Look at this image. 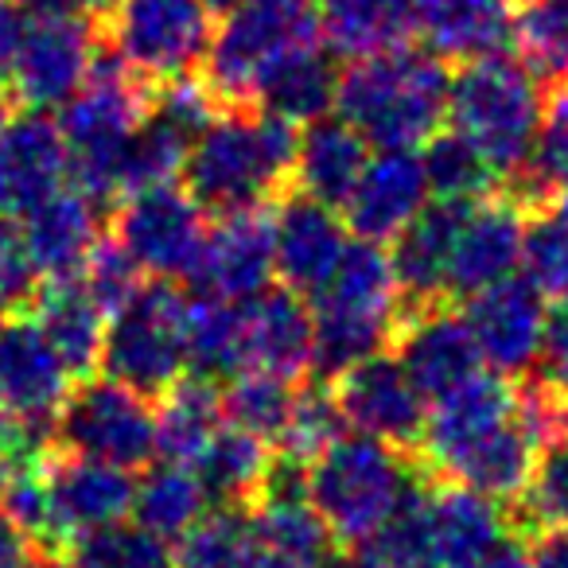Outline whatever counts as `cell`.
<instances>
[{
    "label": "cell",
    "mask_w": 568,
    "mask_h": 568,
    "mask_svg": "<svg viewBox=\"0 0 568 568\" xmlns=\"http://www.w3.org/2000/svg\"><path fill=\"white\" fill-rule=\"evenodd\" d=\"M343 433H347V420H343L332 386L320 378H312V382L304 378V382H296V389H293V405H288V417H284L276 452L301 459V464H312V459H316L327 444L339 440Z\"/></svg>",
    "instance_id": "60d3db41"
},
{
    "label": "cell",
    "mask_w": 568,
    "mask_h": 568,
    "mask_svg": "<svg viewBox=\"0 0 568 568\" xmlns=\"http://www.w3.org/2000/svg\"><path fill=\"white\" fill-rule=\"evenodd\" d=\"M71 389V371L32 316L0 324V409L20 420L51 425Z\"/></svg>",
    "instance_id": "44dd1931"
},
{
    "label": "cell",
    "mask_w": 568,
    "mask_h": 568,
    "mask_svg": "<svg viewBox=\"0 0 568 568\" xmlns=\"http://www.w3.org/2000/svg\"><path fill=\"white\" fill-rule=\"evenodd\" d=\"M420 32L444 63L498 55L514 48V0H433Z\"/></svg>",
    "instance_id": "f1b7e54d"
},
{
    "label": "cell",
    "mask_w": 568,
    "mask_h": 568,
    "mask_svg": "<svg viewBox=\"0 0 568 568\" xmlns=\"http://www.w3.org/2000/svg\"><path fill=\"white\" fill-rule=\"evenodd\" d=\"M459 312L471 327L483 366L514 382L526 378L534 366L537 343H541L545 316H549V301L534 284L521 273H510L459 301Z\"/></svg>",
    "instance_id": "9a60e30c"
},
{
    "label": "cell",
    "mask_w": 568,
    "mask_h": 568,
    "mask_svg": "<svg viewBox=\"0 0 568 568\" xmlns=\"http://www.w3.org/2000/svg\"><path fill=\"white\" fill-rule=\"evenodd\" d=\"M0 417H4V409H0Z\"/></svg>",
    "instance_id": "6125c7cd"
},
{
    "label": "cell",
    "mask_w": 568,
    "mask_h": 568,
    "mask_svg": "<svg viewBox=\"0 0 568 568\" xmlns=\"http://www.w3.org/2000/svg\"><path fill=\"white\" fill-rule=\"evenodd\" d=\"M268 459H273V444L222 420L219 433L191 459V471L199 475L211 506H253L261 479L268 471Z\"/></svg>",
    "instance_id": "f546056e"
},
{
    "label": "cell",
    "mask_w": 568,
    "mask_h": 568,
    "mask_svg": "<svg viewBox=\"0 0 568 568\" xmlns=\"http://www.w3.org/2000/svg\"><path fill=\"white\" fill-rule=\"evenodd\" d=\"M94 51V17H36L20 40L9 94L28 110H55L87 82Z\"/></svg>",
    "instance_id": "4fadbf2b"
},
{
    "label": "cell",
    "mask_w": 568,
    "mask_h": 568,
    "mask_svg": "<svg viewBox=\"0 0 568 568\" xmlns=\"http://www.w3.org/2000/svg\"><path fill=\"white\" fill-rule=\"evenodd\" d=\"M448 63L436 51L389 43L351 59L335 110L371 149H420L448 113Z\"/></svg>",
    "instance_id": "7a4b0ae2"
},
{
    "label": "cell",
    "mask_w": 568,
    "mask_h": 568,
    "mask_svg": "<svg viewBox=\"0 0 568 568\" xmlns=\"http://www.w3.org/2000/svg\"><path fill=\"white\" fill-rule=\"evenodd\" d=\"M565 304H568V301H565Z\"/></svg>",
    "instance_id": "be15d7a7"
},
{
    "label": "cell",
    "mask_w": 568,
    "mask_h": 568,
    "mask_svg": "<svg viewBox=\"0 0 568 568\" xmlns=\"http://www.w3.org/2000/svg\"><path fill=\"white\" fill-rule=\"evenodd\" d=\"M417 452H402L366 433H343L308 464V503L339 545L366 541L428 479Z\"/></svg>",
    "instance_id": "3957f363"
},
{
    "label": "cell",
    "mask_w": 568,
    "mask_h": 568,
    "mask_svg": "<svg viewBox=\"0 0 568 568\" xmlns=\"http://www.w3.org/2000/svg\"><path fill=\"white\" fill-rule=\"evenodd\" d=\"M67 180V144L59 121L43 110L12 113L0 129V219H24Z\"/></svg>",
    "instance_id": "ffe728a7"
},
{
    "label": "cell",
    "mask_w": 568,
    "mask_h": 568,
    "mask_svg": "<svg viewBox=\"0 0 568 568\" xmlns=\"http://www.w3.org/2000/svg\"><path fill=\"white\" fill-rule=\"evenodd\" d=\"M187 293L219 296L230 304H245L273 284V222L268 206H245V211L219 214L206 226L203 250L191 268Z\"/></svg>",
    "instance_id": "2e32d148"
},
{
    "label": "cell",
    "mask_w": 568,
    "mask_h": 568,
    "mask_svg": "<svg viewBox=\"0 0 568 568\" xmlns=\"http://www.w3.org/2000/svg\"><path fill=\"white\" fill-rule=\"evenodd\" d=\"M518 273L552 304L568 301V211L557 203L526 211Z\"/></svg>",
    "instance_id": "ab89813d"
},
{
    "label": "cell",
    "mask_w": 568,
    "mask_h": 568,
    "mask_svg": "<svg viewBox=\"0 0 568 568\" xmlns=\"http://www.w3.org/2000/svg\"><path fill=\"white\" fill-rule=\"evenodd\" d=\"M467 203H425L417 219L389 237V265L405 304L448 301V261Z\"/></svg>",
    "instance_id": "484cf974"
},
{
    "label": "cell",
    "mask_w": 568,
    "mask_h": 568,
    "mask_svg": "<svg viewBox=\"0 0 568 568\" xmlns=\"http://www.w3.org/2000/svg\"><path fill=\"white\" fill-rule=\"evenodd\" d=\"M312 43H324L320 0H242L211 36L199 82L219 105H253L261 74Z\"/></svg>",
    "instance_id": "8992f818"
},
{
    "label": "cell",
    "mask_w": 568,
    "mask_h": 568,
    "mask_svg": "<svg viewBox=\"0 0 568 568\" xmlns=\"http://www.w3.org/2000/svg\"><path fill=\"white\" fill-rule=\"evenodd\" d=\"M245 371L242 347V304L219 296L187 293V327H183V374L211 386Z\"/></svg>",
    "instance_id": "1f68e13d"
},
{
    "label": "cell",
    "mask_w": 568,
    "mask_h": 568,
    "mask_svg": "<svg viewBox=\"0 0 568 568\" xmlns=\"http://www.w3.org/2000/svg\"><path fill=\"white\" fill-rule=\"evenodd\" d=\"M510 537L506 503L464 483L436 479L425 498V557L428 568H479L495 545Z\"/></svg>",
    "instance_id": "e0dca14e"
},
{
    "label": "cell",
    "mask_w": 568,
    "mask_h": 568,
    "mask_svg": "<svg viewBox=\"0 0 568 568\" xmlns=\"http://www.w3.org/2000/svg\"><path fill=\"white\" fill-rule=\"evenodd\" d=\"M40 568H79V565L67 557H51V560H40Z\"/></svg>",
    "instance_id": "6f0895ef"
},
{
    "label": "cell",
    "mask_w": 568,
    "mask_h": 568,
    "mask_svg": "<svg viewBox=\"0 0 568 568\" xmlns=\"http://www.w3.org/2000/svg\"><path fill=\"white\" fill-rule=\"evenodd\" d=\"M242 347L245 371L304 382L312 371V304L284 284H268L242 304Z\"/></svg>",
    "instance_id": "7402d4cb"
},
{
    "label": "cell",
    "mask_w": 568,
    "mask_h": 568,
    "mask_svg": "<svg viewBox=\"0 0 568 568\" xmlns=\"http://www.w3.org/2000/svg\"><path fill=\"white\" fill-rule=\"evenodd\" d=\"M521 226H526V211L506 191H495V195L475 199V203L464 206L448 261L452 304L467 301L471 293L503 281V276L518 273Z\"/></svg>",
    "instance_id": "ac0fdd59"
},
{
    "label": "cell",
    "mask_w": 568,
    "mask_h": 568,
    "mask_svg": "<svg viewBox=\"0 0 568 568\" xmlns=\"http://www.w3.org/2000/svg\"><path fill=\"white\" fill-rule=\"evenodd\" d=\"M51 444L113 467H144L156 456V409L152 397L113 378H82L51 417Z\"/></svg>",
    "instance_id": "9c48e42d"
},
{
    "label": "cell",
    "mask_w": 568,
    "mask_h": 568,
    "mask_svg": "<svg viewBox=\"0 0 568 568\" xmlns=\"http://www.w3.org/2000/svg\"><path fill=\"white\" fill-rule=\"evenodd\" d=\"M222 402L219 389L203 378H180L160 394L156 409V456L172 464H191L203 444L219 433Z\"/></svg>",
    "instance_id": "e575fe53"
},
{
    "label": "cell",
    "mask_w": 568,
    "mask_h": 568,
    "mask_svg": "<svg viewBox=\"0 0 568 568\" xmlns=\"http://www.w3.org/2000/svg\"><path fill=\"white\" fill-rule=\"evenodd\" d=\"M24 308L48 335L51 347L59 351L71 378H94L98 363H102L105 312L82 288L79 276H40Z\"/></svg>",
    "instance_id": "cb8c5ba5"
},
{
    "label": "cell",
    "mask_w": 568,
    "mask_h": 568,
    "mask_svg": "<svg viewBox=\"0 0 568 568\" xmlns=\"http://www.w3.org/2000/svg\"><path fill=\"white\" fill-rule=\"evenodd\" d=\"M557 417H560V433H568V389L557 394Z\"/></svg>",
    "instance_id": "9f6ffc18"
},
{
    "label": "cell",
    "mask_w": 568,
    "mask_h": 568,
    "mask_svg": "<svg viewBox=\"0 0 568 568\" xmlns=\"http://www.w3.org/2000/svg\"><path fill=\"white\" fill-rule=\"evenodd\" d=\"M206 4V12H211V17H226L230 9H237V4H242V0H203Z\"/></svg>",
    "instance_id": "11a10c76"
},
{
    "label": "cell",
    "mask_w": 568,
    "mask_h": 568,
    "mask_svg": "<svg viewBox=\"0 0 568 568\" xmlns=\"http://www.w3.org/2000/svg\"><path fill=\"white\" fill-rule=\"evenodd\" d=\"M389 351L397 355V363L405 366V374L425 394L428 405L483 371L471 327H467L459 304L452 301L405 304L394 324Z\"/></svg>",
    "instance_id": "7c38bea8"
},
{
    "label": "cell",
    "mask_w": 568,
    "mask_h": 568,
    "mask_svg": "<svg viewBox=\"0 0 568 568\" xmlns=\"http://www.w3.org/2000/svg\"><path fill=\"white\" fill-rule=\"evenodd\" d=\"M257 521L261 568H332L339 541L312 503L250 506Z\"/></svg>",
    "instance_id": "d6a6232c"
},
{
    "label": "cell",
    "mask_w": 568,
    "mask_h": 568,
    "mask_svg": "<svg viewBox=\"0 0 568 568\" xmlns=\"http://www.w3.org/2000/svg\"><path fill=\"white\" fill-rule=\"evenodd\" d=\"M420 164H425L428 195L440 203H475L503 187V175L490 168V160L475 149L456 129L433 133L420 144Z\"/></svg>",
    "instance_id": "74e56055"
},
{
    "label": "cell",
    "mask_w": 568,
    "mask_h": 568,
    "mask_svg": "<svg viewBox=\"0 0 568 568\" xmlns=\"http://www.w3.org/2000/svg\"><path fill=\"white\" fill-rule=\"evenodd\" d=\"M4 312H9V308H4V304H0V324H4Z\"/></svg>",
    "instance_id": "91938a15"
},
{
    "label": "cell",
    "mask_w": 568,
    "mask_h": 568,
    "mask_svg": "<svg viewBox=\"0 0 568 568\" xmlns=\"http://www.w3.org/2000/svg\"><path fill=\"white\" fill-rule=\"evenodd\" d=\"M506 518L521 541L541 529H568V433L549 436L537 448L526 483L506 503Z\"/></svg>",
    "instance_id": "8d00e7d4"
},
{
    "label": "cell",
    "mask_w": 568,
    "mask_h": 568,
    "mask_svg": "<svg viewBox=\"0 0 568 568\" xmlns=\"http://www.w3.org/2000/svg\"><path fill=\"white\" fill-rule=\"evenodd\" d=\"M479 568H534V560H529V549L521 545V537H506L503 545H495V549L487 552V560H483Z\"/></svg>",
    "instance_id": "816d5d0a"
},
{
    "label": "cell",
    "mask_w": 568,
    "mask_h": 568,
    "mask_svg": "<svg viewBox=\"0 0 568 568\" xmlns=\"http://www.w3.org/2000/svg\"><path fill=\"white\" fill-rule=\"evenodd\" d=\"M371 144L355 133L343 118L324 113V118L301 125L296 136V160H293V187L320 203L339 211L363 172Z\"/></svg>",
    "instance_id": "4316f807"
},
{
    "label": "cell",
    "mask_w": 568,
    "mask_h": 568,
    "mask_svg": "<svg viewBox=\"0 0 568 568\" xmlns=\"http://www.w3.org/2000/svg\"><path fill=\"white\" fill-rule=\"evenodd\" d=\"M526 541L534 568H568V529H541Z\"/></svg>",
    "instance_id": "681fc988"
},
{
    "label": "cell",
    "mask_w": 568,
    "mask_h": 568,
    "mask_svg": "<svg viewBox=\"0 0 568 568\" xmlns=\"http://www.w3.org/2000/svg\"><path fill=\"white\" fill-rule=\"evenodd\" d=\"M24 17H98L102 0H17Z\"/></svg>",
    "instance_id": "f907efd6"
},
{
    "label": "cell",
    "mask_w": 568,
    "mask_h": 568,
    "mask_svg": "<svg viewBox=\"0 0 568 568\" xmlns=\"http://www.w3.org/2000/svg\"><path fill=\"white\" fill-rule=\"evenodd\" d=\"M529 378H534L537 386L552 389V394H565L568 389V304H549V316H545V332H541V343H537Z\"/></svg>",
    "instance_id": "bcb514c9"
},
{
    "label": "cell",
    "mask_w": 568,
    "mask_h": 568,
    "mask_svg": "<svg viewBox=\"0 0 568 568\" xmlns=\"http://www.w3.org/2000/svg\"><path fill=\"white\" fill-rule=\"evenodd\" d=\"M105 4H110V0H102V9H105Z\"/></svg>",
    "instance_id": "94428289"
},
{
    "label": "cell",
    "mask_w": 568,
    "mask_h": 568,
    "mask_svg": "<svg viewBox=\"0 0 568 568\" xmlns=\"http://www.w3.org/2000/svg\"><path fill=\"white\" fill-rule=\"evenodd\" d=\"M74 276H79L82 288L94 296V304L105 312V316H113V312H118L121 304H125L129 296L144 284V273L136 268V261L105 234H102V242L90 250L87 265H82Z\"/></svg>",
    "instance_id": "f6af8a7d"
},
{
    "label": "cell",
    "mask_w": 568,
    "mask_h": 568,
    "mask_svg": "<svg viewBox=\"0 0 568 568\" xmlns=\"http://www.w3.org/2000/svg\"><path fill=\"white\" fill-rule=\"evenodd\" d=\"M498 191H506L521 211L549 206L568 191V82L549 87L541 121H537L534 152L518 172L506 175Z\"/></svg>",
    "instance_id": "4dcf8cb0"
},
{
    "label": "cell",
    "mask_w": 568,
    "mask_h": 568,
    "mask_svg": "<svg viewBox=\"0 0 568 568\" xmlns=\"http://www.w3.org/2000/svg\"><path fill=\"white\" fill-rule=\"evenodd\" d=\"M43 475H48V495L51 506H55V518L67 529L71 545L74 537L90 534V529L121 521L129 514V506H133V475L125 467L74 456V452H63L51 444Z\"/></svg>",
    "instance_id": "603a6c76"
},
{
    "label": "cell",
    "mask_w": 568,
    "mask_h": 568,
    "mask_svg": "<svg viewBox=\"0 0 568 568\" xmlns=\"http://www.w3.org/2000/svg\"><path fill=\"white\" fill-rule=\"evenodd\" d=\"M339 55L324 51V43H312L293 55L276 59L257 82L253 105L276 113V118L308 125V121L335 113V94H339Z\"/></svg>",
    "instance_id": "83f0119b"
},
{
    "label": "cell",
    "mask_w": 568,
    "mask_h": 568,
    "mask_svg": "<svg viewBox=\"0 0 568 568\" xmlns=\"http://www.w3.org/2000/svg\"><path fill=\"white\" fill-rule=\"evenodd\" d=\"M301 125L261 105H219L183 160V187L206 214L268 206L293 187Z\"/></svg>",
    "instance_id": "6da1fadb"
},
{
    "label": "cell",
    "mask_w": 568,
    "mask_h": 568,
    "mask_svg": "<svg viewBox=\"0 0 568 568\" xmlns=\"http://www.w3.org/2000/svg\"><path fill=\"white\" fill-rule=\"evenodd\" d=\"M206 495L199 475L191 471V464H164L149 467L141 483H133V518L136 526H144L149 534L164 537V541H180L191 526L199 521V514L206 510Z\"/></svg>",
    "instance_id": "d590c367"
},
{
    "label": "cell",
    "mask_w": 568,
    "mask_h": 568,
    "mask_svg": "<svg viewBox=\"0 0 568 568\" xmlns=\"http://www.w3.org/2000/svg\"><path fill=\"white\" fill-rule=\"evenodd\" d=\"M339 402V413L347 428L366 433L374 440H386L402 452H417L420 436H425L428 402L405 366L397 363L394 351H378V355L363 358L339 378L327 382Z\"/></svg>",
    "instance_id": "8fae6325"
},
{
    "label": "cell",
    "mask_w": 568,
    "mask_h": 568,
    "mask_svg": "<svg viewBox=\"0 0 568 568\" xmlns=\"http://www.w3.org/2000/svg\"><path fill=\"white\" fill-rule=\"evenodd\" d=\"M268 222H273V276L288 293L312 301L347 250V222L335 206L296 187H284L268 203Z\"/></svg>",
    "instance_id": "5bb4252c"
},
{
    "label": "cell",
    "mask_w": 568,
    "mask_h": 568,
    "mask_svg": "<svg viewBox=\"0 0 568 568\" xmlns=\"http://www.w3.org/2000/svg\"><path fill=\"white\" fill-rule=\"evenodd\" d=\"M428 4H433V0H386V9L394 12L397 24H402L405 32H417L420 20H425V12H428Z\"/></svg>",
    "instance_id": "f5cc1de1"
},
{
    "label": "cell",
    "mask_w": 568,
    "mask_h": 568,
    "mask_svg": "<svg viewBox=\"0 0 568 568\" xmlns=\"http://www.w3.org/2000/svg\"><path fill=\"white\" fill-rule=\"evenodd\" d=\"M428 180L417 149H378L366 156L347 203L339 206L343 222L355 237L386 245L405 222L417 219L428 203Z\"/></svg>",
    "instance_id": "d6986e66"
},
{
    "label": "cell",
    "mask_w": 568,
    "mask_h": 568,
    "mask_svg": "<svg viewBox=\"0 0 568 568\" xmlns=\"http://www.w3.org/2000/svg\"><path fill=\"white\" fill-rule=\"evenodd\" d=\"M514 48L545 82H568V0H514Z\"/></svg>",
    "instance_id": "f35d334b"
},
{
    "label": "cell",
    "mask_w": 568,
    "mask_h": 568,
    "mask_svg": "<svg viewBox=\"0 0 568 568\" xmlns=\"http://www.w3.org/2000/svg\"><path fill=\"white\" fill-rule=\"evenodd\" d=\"M24 28H28V20L17 0H0V87H4L12 74L20 40H24Z\"/></svg>",
    "instance_id": "c3c4849f"
},
{
    "label": "cell",
    "mask_w": 568,
    "mask_h": 568,
    "mask_svg": "<svg viewBox=\"0 0 568 568\" xmlns=\"http://www.w3.org/2000/svg\"><path fill=\"white\" fill-rule=\"evenodd\" d=\"M557 206H565V211H568V191H565V195L557 199Z\"/></svg>",
    "instance_id": "680465c9"
},
{
    "label": "cell",
    "mask_w": 568,
    "mask_h": 568,
    "mask_svg": "<svg viewBox=\"0 0 568 568\" xmlns=\"http://www.w3.org/2000/svg\"><path fill=\"white\" fill-rule=\"evenodd\" d=\"M102 203L82 191L48 195L24 214V250L40 276H74L87 265L90 250L102 242Z\"/></svg>",
    "instance_id": "d4e9b609"
},
{
    "label": "cell",
    "mask_w": 568,
    "mask_h": 568,
    "mask_svg": "<svg viewBox=\"0 0 568 568\" xmlns=\"http://www.w3.org/2000/svg\"><path fill=\"white\" fill-rule=\"evenodd\" d=\"M211 214L187 195L183 183H152L129 191L113 206V242L136 261L144 276L187 281L203 250Z\"/></svg>",
    "instance_id": "30bf717a"
},
{
    "label": "cell",
    "mask_w": 568,
    "mask_h": 568,
    "mask_svg": "<svg viewBox=\"0 0 568 568\" xmlns=\"http://www.w3.org/2000/svg\"><path fill=\"white\" fill-rule=\"evenodd\" d=\"M17 110H20V105H17V98H12L9 90L0 87V129L9 125V118H12V113H17Z\"/></svg>",
    "instance_id": "db71d44e"
},
{
    "label": "cell",
    "mask_w": 568,
    "mask_h": 568,
    "mask_svg": "<svg viewBox=\"0 0 568 568\" xmlns=\"http://www.w3.org/2000/svg\"><path fill=\"white\" fill-rule=\"evenodd\" d=\"M175 545V568H261L250 506H211Z\"/></svg>",
    "instance_id": "836d02e7"
},
{
    "label": "cell",
    "mask_w": 568,
    "mask_h": 568,
    "mask_svg": "<svg viewBox=\"0 0 568 568\" xmlns=\"http://www.w3.org/2000/svg\"><path fill=\"white\" fill-rule=\"evenodd\" d=\"M541 105L545 82L521 59L498 51V55L459 63V71L448 79L444 121H452V129L467 136L506 180L534 152Z\"/></svg>",
    "instance_id": "5b68a950"
},
{
    "label": "cell",
    "mask_w": 568,
    "mask_h": 568,
    "mask_svg": "<svg viewBox=\"0 0 568 568\" xmlns=\"http://www.w3.org/2000/svg\"><path fill=\"white\" fill-rule=\"evenodd\" d=\"M67 557L79 568H175L172 541L125 518L74 537Z\"/></svg>",
    "instance_id": "ee69618b"
},
{
    "label": "cell",
    "mask_w": 568,
    "mask_h": 568,
    "mask_svg": "<svg viewBox=\"0 0 568 568\" xmlns=\"http://www.w3.org/2000/svg\"><path fill=\"white\" fill-rule=\"evenodd\" d=\"M293 389L296 382L273 378V374H261V371H237L226 382V389L219 394L222 420L261 436L265 444H276L281 440L284 417H288V405H293Z\"/></svg>",
    "instance_id": "b9f144b4"
},
{
    "label": "cell",
    "mask_w": 568,
    "mask_h": 568,
    "mask_svg": "<svg viewBox=\"0 0 568 568\" xmlns=\"http://www.w3.org/2000/svg\"><path fill=\"white\" fill-rule=\"evenodd\" d=\"M183 327H187V288L180 281H149L110 316L102 339V363L113 382L144 397H160L183 378Z\"/></svg>",
    "instance_id": "ba28073f"
},
{
    "label": "cell",
    "mask_w": 568,
    "mask_h": 568,
    "mask_svg": "<svg viewBox=\"0 0 568 568\" xmlns=\"http://www.w3.org/2000/svg\"><path fill=\"white\" fill-rule=\"evenodd\" d=\"M94 24L105 48L149 87L199 74L214 36L203 0H110Z\"/></svg>",
    "instance_id": "52a82bcc"
},
{
    "label": "cell",
    "mask_w": 568,
    "mask_h": 568,
    "mask_svg": "<svg viewBox=\"0 0 568 568\" xmlns=\"http://www.w3.org/2000/svg\"><path fill=\"white\" fill-rule=\"evenodd\" d=\"M40 552L28 541L24 529L12 521V514L0 506V568H40Z\"/></svg>",
    "instance_id": "7dc6e473"
},
{
    "label": "cell",
    "mask_w": 568,
    "mask_h": 568,
    "mask_svg": "<svg viewBox=\"0 0 568 568\" xmlns=\"http://www.w3.org/2000/svg\"><path fill=\"white\" fill-rule=\"evenodd\" d=\"M320 24H324V43L339 59L371 55V51L402 43L409 36L386 9V0H324Z\"/></svg>",
    "instance_id": "7bdbcfd3"
},
{
    "label": "cell",
    "mask_w": 568,
    "mask_h": 568,
    "mask_svg": "<svg viewBox=\"0 0 568 568\" xmlns=\"http://www.w3.org/2000/svg\"><path fill=\"white\" fill-rule=\"evenodd\" d=\"M149 82L136 79L98 36L87 82L67 98L63 118H59V133L67 144V175L74 180V191L90 195L94 203H118L121 152L149 110Z\"/></svg>",
    "instance_id": "277c9868"
}]
</instances>
